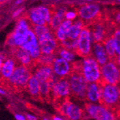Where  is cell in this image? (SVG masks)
<instances>
[{
  "instance_id": "28",
  "label": "cell",
  "mask_w": 120,
  "mask_h": 120,
  "mask_svg": "<svg viewBox=\"0 0 120 120\" xmlns=\"http://www.w3.org/2000/svg\"><path fill=\"white\" fill-rule=\"evenodd\" d=\"M15 118L17 120H26V117L22 114H15Z\"/></svg>"
},
{
  "instance_id": "30",
  "label": "cell",
  "mask_w": 120,
  "mask_h": 120,
  "mask_svg": "<svg viewBox=\"0 0 120 120\" xmlns=\"http://www.w3.org/2000/svg\"><path fill=\"white\" fill-rule=\"evenodd\" d=\"M3 63H4V60L2 58L1 55H0V72H1V70H2V67Z\"/></svg>"
},
{
  "instance_id": "24",
  "label": "cell",
  "mask_w": 120,
  "mask_h": 120,
  "mask_svg": "<svg viewBox=\"0 0 120 120\" xmlns=\"http://www.w3.org/2000/svg\"><path fill=\"white\" fill-rule=\"evenodd\" d=\"M31 29L34 33L37 39H39L40 37H43L44 35L52 32L48 26H44V25H32Z\"/></svg>"
},
{
  "instance_id": "32",
  "label": "cell",
  "mask_w": 120,
  "mask_h": 120,
  "mask_svg": "<svg viewBox=\"0 0 120 120\" xmlns=\"http://www.w3.org/2000/svg\"><path fill=\"white\" fill-rule=\"evenodd\" d=\"M53 120H64V119H62L61 118L57 116H53Z\"/></svg>"
},
{
  "instance_id": "15",
  "label": "cell",
  "mask_w": 120,
  "mask_h": 120,
  "mask_svg": "<svg viewBox=\"0 0 120 120\" xmlns=\"http://www.w3.org/2000/svg\"><path fill=\"white\" fill-rule=\"evenodd\" d=\"M54 74L52 66H37L34 69L33 73L39 82L50 80Z\"/></svg>"
},
{
  "instance_id": "37",
  "label": "cell",
  "mask_w": 120,
  "mask_h": 120,
  "mask_svg": "<svg viewBox=\"0 0 120 120\" xmlns=\"http://www.w3.org/2000/svg\"><path fill=\"white\" fill-rule=\"evenodd\" d=\"M119 3H120V1H119Z\"/></svg>"
},
{
  "instance_id": "12",
  "label": "cell",
  "mask_w": 120,
  "mask_h": 120,
  "mask_svg": "<svg viewBox=\"0 0 120 120\" xmlns=\"http://www.w3.org/2000/svg\"><path fill=\"white\" fill-rule=\"evenodd\" d=\"M54 73L59 79L66 78L69 76L71 72V63L62 58H56L52 63Z\"/></svg>"
},
{
  "instance_id": "14",
  "label": "cell",
  "mask_w": 120,
  "mask_h": 120,
  "mask_svg": "<svg viewBox=\"0 0 120 120\" xmlns=\"http://www.w3.org/2000/svg\"><path fill=\"white\" fill-rule=\"evenodd\" d=\"M65 117L71 120H86L90 118L85 110L82 109L71 101H69L68 104Z\"/></svg>"
},
{
  "instance_id": "8",
  "label": "cell",
  "mask_w": 120,
  "mask_h": 120,
  "mask_svg": "<svg viewBox=\"0 0 120 120\" xmlns=\"http://www.w3.org/2000/svg\"><path fill=\"white\" fill-rule=\"evenodd\" d=\"M38 42L41 54L57 55V51L60 47V43L56 39L54 34L52 32L38 39Z\"/></svg>"
},
{
  "instance_id": "13",
  "label": "cell",
  "mask_w": 120,
  "mask_h": 120,
  "mask_svg": "<svg viewBox=\"0 0 120 120\" xmlns=\"http://www.w3.org/2000/svg\"><path fill=\"white\" fill-rule=\"evenodd\" d=\"M17 66L18 63L11 55L5 60L0 72V83L2 86L9 81Z\"/></svg>"
},
{
  "instance_id": "27",
  "label": "cell",
  "mask_w": 120,
  "mask_h": 120,
  "mask_svg": "<svg viewBox=\"0 0 120 120\" xmlns=\"http://www.w3.org/2000/svg\"><path fill=\"white\" fill-rule=\"evenodd\" d=\"M23 10H24L23 8H20V9H17V11H15L13 14V17H17V16H19V14L23 12Z\"/></svg>"
},
{
  "instance_id": "19",
  "label": "cell",
  "mask_w": 120,
  "mask_h": 120,
  "mask_svg": "<svg viewBox=\"0 0 120 120\" xmlns=\"http://www.w3.org/2000/svg\"><path fill=\"white\" fill-rule=\"evenodd\" d=\"M26 89L28 91L30 96L33 97V99L41 101L39 94V82L34 75H32L29 80Z\"/></svg>"
},
{
  "instance_id": "17",
  "label": "cell",
  "mask_w": 120,
  "mask_h": 120,
  "mask_svg": "<svg viewBox=\"0 0 120 120\" xmlns=\"http://www.w3.org/2000/svg\"><path fill=\"white\" fill-rule=\"evenodd\" d=\"M38 47H39L38 39L32 29H30L28 30V32L25 35L24 42L21 48L30 53Z\"/></svg>"
},
{
  "instance_id": "18",
  "label": "cell",
  "mask_w": 120,
  "mask_h": 120,
  "mask_svg": "<svg viewBox=\"0 0 120 120\" xmlns=\"http://www.w3.org/2000/svg\"><path fill=\"white\" fill-rule=\"evenodd\" d=\"M25 15L26 18L29 20V21L30 22V23L33 25L48 26L37 7H34L31 9H29V12H27L25 14Z\"/></svg>"
},
{
  "instance_id": "23",
  "label": "cell",
  "mask_w": 120,
  "mask_h": 120,
  "mask_svg": "<svg viewBox=\"0 0 120 120\" xmlns=\"http://www.w3.org/2000/svg\"><path fill=\"white\" fill-rule=\"evenodd\" d=\"M57 55H59L61 58L65 60L69 63H72L74 57H75V53L71 50H69L67 49H65L64 48H62L61 46L59 47L58 51H57Z\"/></svg>"
},
{
  "instance_id": "2",
  "label": "cell",
  "mask_w": 120,
  "mask_h": 120,
  "mask_svg": "<svg viewBox=\"0 0 120 120\" xmlns=\"http://www.w3.org/2000/svg\"><path fill=\"white\" fill-rule=\"evenodd\" d=\"M32 75V70L22 65H18L15 68L9 81L2 86L6 85L5 87L9 88L11 91H22L26 88L28 81Z\"/></svg>"
},
{
  "instance_id": "25",
  "label": "cell",
  "mask_w": 120,
  "mask_h": 120,
  "mask_svg": "<svg viewBox=\"0 0 120 120\" xmlns=\"http://www.w3.org/2000/svg\"><path fill=\"white\" fill-rule=\"evenodd\" d=\"M115 48L118 55H120V29L116 28L113 35Z\"/></svg>"
},
{
  "instance_id": "22",
  "label": "cell",
  "mask_w": 120,
  "mask_h": 120,
  "mask_svg": "<svg viewBox=\"0 0 120 120\" xmlns=\"http://www.w3.org/2000/svg\"><path fill=\"white\" fill-rule=\"evenodd\" d=\"M104 46L105 50H106L107 56L109 58V61H113V62H116L119 55L116 50L113 35L104 43Z\"/></svg>"
},
{
  "instance_id": "7",
  "label": "cell",
  "mask_w": 120,
  "mask_h": 120,
  "mask_svg": "<svg viewBox=\"0 0 120 120\" xmlns=\"http://www.w3.org/2000/svg\"><path fill=\"white\" fill-rule=\"evenodd\" d=\"M91 40L92 36L89 29L84 27L79 37L77 47L75 50V54L84 58L92 55Z\"/></svg>"
},
{
  "instance_id": "31",
  "label": "cell",
  "mask_w": 120,
  "mask_h": 120,
  "mask_svg": "<svg viewBox=\"0 0 120 120\" xmlns=\"http://www.w3.org/2000/svg\"><path fill=\"white\" fill-rule=\"evenodd\" d=\"M0 94H2V95H5L6 94V91H4V89H2L1 88H0Z\"/></svg>"
},
{
  "instance_id": "6",
  "label": "cell",
  "mask_w": 120,
  "mask_h": 120,
  "mask_svg": "<svg viewBox=\"0 0 120 120\" xmlns=\"http://www.w3.org/2000/svg\"><path fill=\"white\" fill-rule=\"evenodd\" d=\"M83 76L88 83H98L101 77V66L93 55L83 60Z\"/></svg>"
},
{
  "instance_id": "26",
  "label": "cell",
  "mask_w": 120,
  "mask_h": 120,
  "mask_svg": "<svg viewBox=\"0 0 120 120\" xmlns=\"http://www.w3.org/2000/svg\"><path fill=\"white\" fill-rule=\"evenodd\" d=\"M77 14L76 13V12H67V13L65 14V18L67 20H70L72 21L74 20L75 18L77 17Z\"/></svg>"
},
{
  "instance_id": "35",
  "label": "cell",
  "mask_w": 120,
  "mask_h": 120,
  "mask_svg": "<svg viewBox=\"0 0 120 120\" xmlns=\"http://www.w3.org/2000/svg\"><path fill=\"white\" fill-rule=\"evenodd\" d=\"M44 120H49V119H46V118H44Z\"/></svg>"
},
{
  "instance_id": "36",
  "label": "cell",
  "mask_w": 120,
  "mask_h": 120,
  "mask_svg": "<svg viewBox=\"0 0 120 120\" xmlns=\"http://www.w3.org/2000/svg\"><path fill=\"white\" fill-rule=\"evenodd\" d=\"M119 29H120V25L119 26Z\"/></svg>"
},
{
  "instance_id": "9",
  "label": "cell",
  "mask_w": 120,
  "mask_h": 120,
  "mask_svg": "<svg viewBox=\"0 0 120 120\" xmlns=\"http://www.w3.org/2000/svg\"><path fill=\"white\" fill-rule=\"evenodd\" d=\"M84 110L90 117L96 120H117L112 112L102 106L85 103Z\"/></svg>"
},
{
  "instance_id": "5",
  "label": "cell",
  "mask_w": 120,
  "mask_h": 120,
  "mask_svg": "<svg viewBox=\"0 0 120 120\" xmlns=\"http://www.w3.org/2000/svg\"><path fill=\"white\" fill-rule=\"evenodd\" d=\"M97 83L101 86L105 84L119 85L120 83V67L117 62L109 61L101 66V77Z\"/></svg>"
},
{
  "instance_id": "16",
  "label": "cell",
  "mask_w": 120,
  "mask_h": 120,
  "mask_svg": "<svg viewBox=\"0 0 120 120\" xmlns=\"http://www.w3.org/2000/svg\"><path fill=\"white\" fill-rule=\"evenodd\" d=\"M93 55V54H92ZM94 58L99 64L102 66L107 63L109 61V58L107 56L106 50H105L104 44L101 42H95L94 43Z\"/></svg>"
},
{
  "instance_id": "3",
  "label": "cell",
  "mask_w": 120,
  "mask_h": 120,
  "mask_svg": "<svg viewBox=\"0 0 120 120\" xmlns=\"http://www.w3.org/2000/svg\"><path fill=\"white\" fill-rule=\"evenodd\" d=\"M70 86V96L81 101H86V91L89 83L83 73L71 71L68 76Z\"/></svg>"
},
{
  "instance_id": "21",
  "label": "cell",
  "mask_w": 120,
  "mask_h": 120,
  "mask_svg": "<svg viewBox=\"0 0 120 120\" xmlns=\"http://www.w3.org/2000/svg\"><path fill=\"white\" fill-rule=\"evenodd\" d=\"M100 86L97 83H89L86 91V101L97 102L99 99Z\"/></svg>"
},
{
  "instance_id": "4",
  "label": "cell",
  "mask_w": 120,
  "mask_h": 120,
  "mask_svg": "<svg viewBox=\"0 0 120 120\" xmlns=\"http://www.w3.org/2000/svg\"><path fill=\"white\" fill-rule=\"evenodd\" d=\"M79 18L84 27H89L103 17V11L97 4H84L75 8Z\"/></svg>"
},
{
  "instance_id": "20",
  "label": "cell",
  "mask_w": 120,
  "mask_h": 120,
  "mask_svg": "<svg viewBox=\"0 0 120 120\" xmlns=\"http://www.w3.org/2000/svg\"><path fill=\"white\" fill-rule=\"evenodd\" d=\"M72 25H73L72 21L65 20L62 23V25L59 26V27L55 31V33H54V36L59 42H62L66 40L67 33L71 27L72 26Z\"/></svg>"
},
{
  "instance_id": "10",
  "label": "cell",
  "mask_w": 120,
  "mask_h": 120,
  "mask_svg": "<svg viewBox=\"0 0 120 120\" xmlns=\"http://www.w3.org/2000/svg\"><path fill=\"white\" fill-rule=\"evenodd\" d=\"M70 94V86L68 77L60 79L52 88V103H54L60 99L69 97Z\"/></svg>"
},
{
  "instance_id": "1",
  "label": "cell",
  "mask_w": 120,
  "mask_h": 120,
  "mask_svg": "<svg viewBox=\"0 0 120 120\" xmlns=\"http://www.w3.org/2000/svg\"><path fill=\"white\" fill-rule=\"evenodd\" d=\"M99 86V102L101 106L113 113L120 104V86L112 84Z\"/></svg>"
},
{
  "instance_id": "29",
  "label": "cell",
  "mask_w": 120,
  "mask_h": 120,
  "mask_svg": "<svg viewBox=\"0 0 120 120\" xmlns=\"http://www.w3.org/2000/svg\"><path fill=\"white\" fill-rule=\"evenodd\" d=\"M26 119L27 120H38V119L36 116L31 115V114H26Z\"/></svg>"
},
{
  "instance_id": "11",
  "label": "cell",
  "mask_w": 120,
  "mask_h": 120,
  "mask_svg": "<svg viewBox=\"0 0 120 120\" xmlns=\"http://www.w3.org/2000/svg\"><path fill=\"white\" fill-rule=\"evenodd\" d=\"M11 56L15 59L18 65H22L31 70H34L36 67L35 61L32 58L29 53L21 47L11 48Z\"/></svg>"
},
{
  "instance_id": "34",
  "label": "cell",
  "mask_w": 120,
  "mask_h": 120,
  "mask_svg": "<svg viewBox=\"0 0 120 120\" xmlns=\"http://www.w3.org/2000/svg\"><path fill=\"white\" fill-rule=\"evenodd\" d=\"M22 1H17L16 2V4H20V3H22Z\"/></svg>"
},
{
  "instance_id": "33",
  "label": "cell",
  "mask_w": 120,
  "mask_h": 120,
  "mask_svg": "<svg viewBox=\"0 0 120 120\" xmlns=\"http://www.w3.org/2000/svg\"><path fill=\"white\" fill-rule=\"evenodd\" d=\"M117 63H118V65H119V66L120 67V55H119L118 56V58H117Z\"/></svg>"
}]
</instances>
